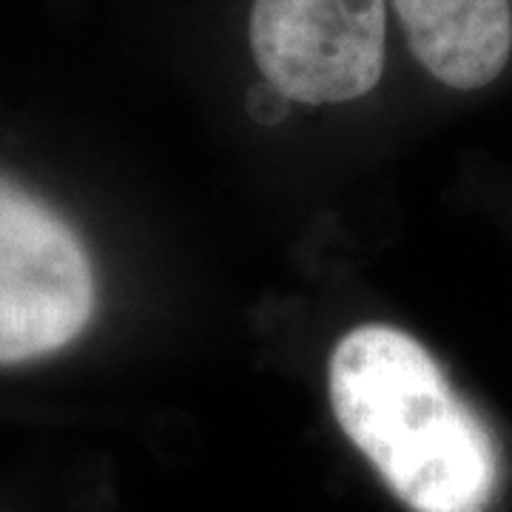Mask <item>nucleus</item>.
I'll list each match as a JSON object with an SVG mask.
<instances>
[{"mask_svg":"<svg viewBox=\"0 0 512 512\" xmlns=\"http://www.w3.org/2000/svg\"><path fill=\"white\" fill-rule=\"evenodd\" d=\"M333 416L410 512H487L501 487L490 427L430 350L390 325L339 339L328 367Z\"/></svg>","mask_w":512,"mask_h":512,"instance_id":"1","label":"nucleus"},{"mask_svg":"<svg viewBox=\"0 0 512 512\" xmlns=\"http://www.w3.org/2000/svg\"><path fill=\"white\" fill-rule=\"evenodd\" d=\"M94 299L92 259L72 225L0 183V365L66 348L89 325Z\"/></svg>","mask_w":512,"mask_h":512,"instance_id":"2","label":"nucleus"},{"mask_svg":"<svg viewBox=\"0 0 512 512\" xmlns=\"http://www.w3.org/2000/svg\"><path fill=\"white\" fill-rule=\"evenodd\" d=\"M251 55L279 97L350 103L376 89L387 55V0H254Z\"/></svg>","mask_w":512,"mask_h":512,"instance_id":"3","label":"nucleus"},{"mask_svg":"<svg viewBox=\"0 0 512 512\" xmlns=\"http://www.w3.org/2000/svg\"><path fill=\"white\" fill-rule=\"evenodd\" d=\"M421 69L441 86L476 92L512 55V0H387Z\"/></svg>","mask_w":512,"mask_h":512,"instance_id":"4","label":"nucleus"}]
</instances>
